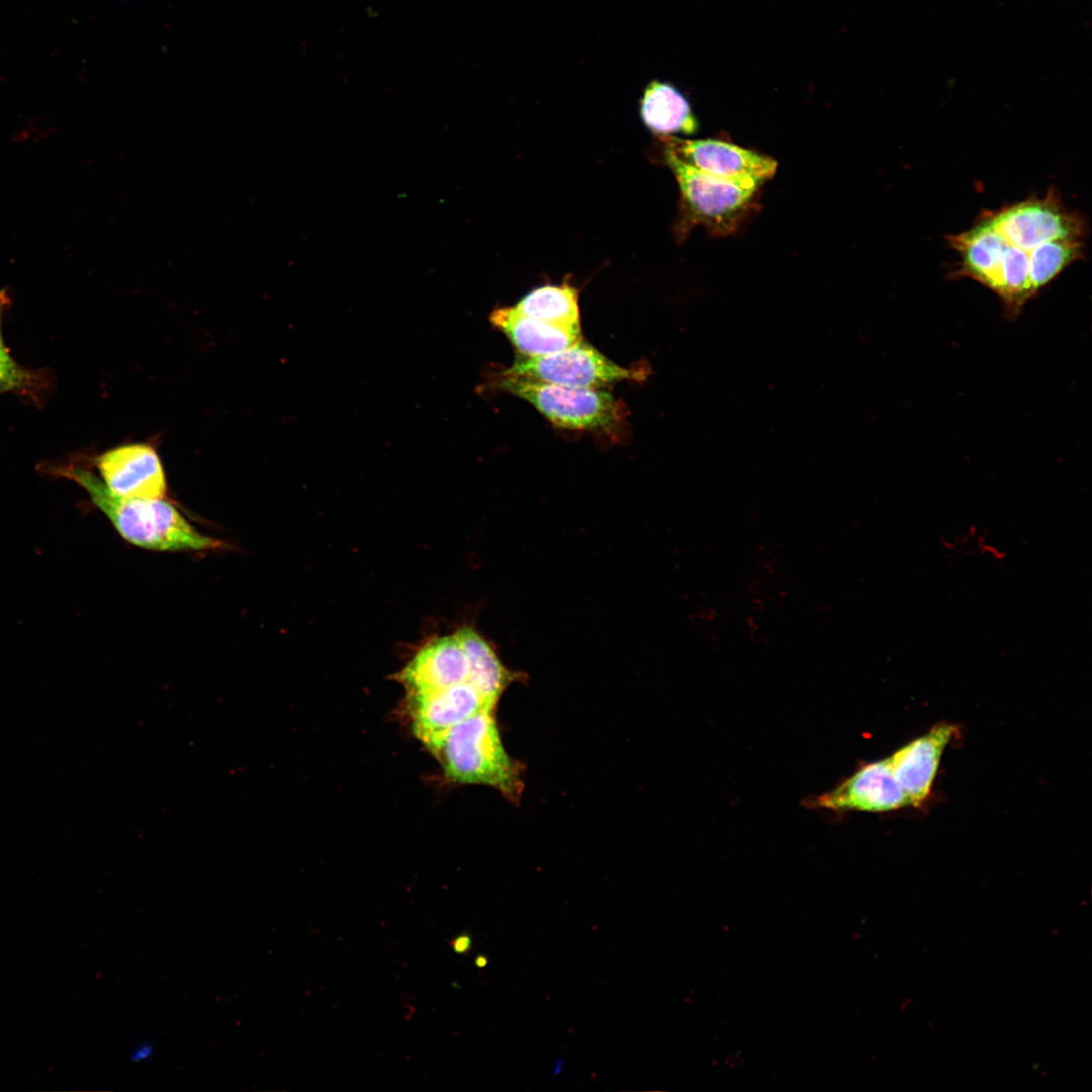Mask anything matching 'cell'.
<instances>
[{
    "mask_svg": "<svg viewBox=\"0 0 1092 1092\" xmlns=\"http://www.w3.org/2000/svg\"><path fill=\"white\" fill-rule=\"evenodd\" d=\"M469 667L456 634L429 639L396 675L407 695L468 681Z\"/></svg>",
    "mask_w": 1092,
    "mask_h": 1092,
    "instance_id": "obj_11",
    "label": "cell"
},
{
    "mask_svg": "<svg viewBox=\"0 0 1092 1092\" xmlns=\"http://www.w3.org/2000/svg\"><path fill=\"white\" fill-rule=\"evenodd\" d=\"M1088 223L1050 187L997 209L981 212L967 230L945 237L957 253L950 275L970 278L993 291L1004 315L1023 306L1066 268L1084 258Z\"/></svg>",
    "mask_w": 1092,
    "mask_h": 1092,
    "instance_id": "obj_1",
    "label": "cell"
},
{
    "mask_svg": "<svg viewBox=\"0 0 1092 1092\" xmlns=\"http://www.w3.org/2000/svg\"><path fill=\"white\" fill-rule=\"evenodd\" d=\"M9 302L7 291L0 290V394L12 392L40 405L51 386L50 374L20 365L10 354L2 333L3 315Z\"/></svg>",
    "mask_w": 1092,
    "mask_h": 1092,
    "instance_id": "obj_17",
    "label": "cell"
},
{
    "mask_svg": "<svg viewBox=\"0 0 1092 1092\" xmlns=\"http://www.w3.org/2000/svg\"><path fill=\"white\" fill-rule=\"evenodd\" d=\"M813 802L817 807L840 811L887 812L908 806L893 776L889 757L863 765Z\"/></svg>",
    "mask_w": 1092,
    "mask_h": 1092,
    "instance_id": "obj_10",
    "label": "cell"
},
{
    "mask_svg": "<svg viewBox=\"0 0 1092 1092\" xmlns=\"http://www.w3.org/2000/svg\"><path fill=\"white\" fill-rule=\"evenodd\" d=\"M665 150L711 177L757 190L772 178L778 163L766 156L716 140L662 139Z\"/></svg>",
    "mask_w": 1092,
    "mask_h": 1092,
    "instance_id": "obj_7",
    "label": "cell"
},
{
    "mask_svg": "<svg viewBox=\"0 0 1092 1092\" xmlns=\"http://www.w3.org/2000/svg\"><path fill=\"white\" fill-rule=\"evenodd\" d=\"M641 373L617 365L581 339L566 349L549 355L521 356L499 375L600 389L625 379L637 380Z\"/></svg>",
    "mask_w": 1092,
    "mask_h": 1092,
    "instance_id": "obj_6",
    "label": "cell"
},
{
    "mask_svg": "<svg viewBox=\"0 0 1092 1092\" xmlns=\"http://www.w3.org/2000/svg\"><path fill=\"white\" fill-rule=\"evenodd\" d=\"M664 160L680 192L675 236L686 238L698 225L713 236L734 233L750 211L756 190L706 175L666 150Z\"/></svg>",
    "mask_w": 1092,
    "mask_h": 1092,
    "instance_id": "obj_4",
    "label": "cell"
},
{
    "mask_svg": "<svg viewBox=\"0 0 1092 1092\" xmlns=\"http://www.w3.org/2000/svg\"><path fill=\"white\" fill-rule=\"evenodd\" d=\"M47 471L82 486L118 534L135 546L155 551L178 552L216 550L223 545L221 541L197 531L164 498L117 496L91 471L74 465L51 466Z\"/></svg>",
    "mask_w": 1092,
    "mask_h": 1092,
    "instance_id": "obj_2",
    "label": "cell"
},
{
    "mask_svg": "<svg viewBox=\"0 0 1092 1092\" xmlns=\"http://www.w3.org/2000/svg\"><path fill=\"white\" fill-rule=\"evenodd\" d=\"M640 116L645 126L657 134H694L698 120L686 96L672 84L653 80L640 100Z\"/></svg>",
    "mask_w": 1092,
    "mask_h": 1092,
    "instance_id": "obj_14",
    "label": "cell"
},
{
    "mask_svg": "<svg viewBox=\"0 0 1092 1092\" xmlns=\"http://www.w3.org/2000/svg\"><path fill=\"white\" fill-rule=\"evenodd\" d=\"M154 1053L155 1048L151 1042H140L129 1053V1061L132 1063H141L151 1059Z\"/></svg>",
    "mask_w": 1092,
    "mask_h": 1092,
    "instance_id": "obj_18",
    "label": "cell"
},
{
    "mask_svg": "<svg viewBox=\"0 0 1092 1092\" xmlns=\"http://www.w3.org/2000/svg\"><path fill=\"white\" fill-rule=\"evenodd\" d=\"M450 944L455 953L465 954L471 948V937L467 933H462L452 938Z\"/></svg>",
    "mask_w": 1092,
    "mask_h": 1092,
    "instance_id": "obj_19",
    "label": "cell"
},
{
    "mask_svg": "<svg viewBox=\"0 0 1092 1092\" xmlns=\"http://www.w3.org/2000/svg\"><path fill=\"white\" fill-rule=\"evenodd\" d=\"M475 965L478 968H484L487 965L486 957L479 954L475 958Z\"/></svg>",
    "mask_w": 1092,
    "mask_h": 1092,
    "instance_id": "obj_20",
    "label": "cell"
},
{
    "mask_svg": "<svg viewBox=\"0 0 1092 1092\" xmlns=\"http://www.w3.org/2000/svg\"><path fill=\"white\" fill-rule=\"evenodd\" d=\"M490 323L527 357H540L566 349L581 340L579 327L559 326L518 312L513 306L495 308Z\"/></svg>",
    "mask_w": 1092,
    "mask_h": 1092,
    "instance_id": "obj_13",
    "label": "cell"
},
{
    "mask_svg": "<svg viewBox=\"0 0 1092 1092\" xmlns=\"http://www.w3.org/2000/svg\"><path fill=\"white\" fill-rule=\"evenodd\" d=\"M518 312L547 323L579 327L578 291L568 283L531 290L513 306Z\"/></svg>",
    "mask_w": 1092,
    "mask_h": 1092,
    "instance_id": "obj_16",
    "label": "cell"
},
{
    "mask_svg": "<svg viewBox=\"0 0 1092 1092\" xmlns=\"http://www.w3.org/2000/svg\"><path fill=\"white\" fill-rule=\"evenodd\" d=\"M105 486L125 498L159 499L167 493L166 476L156 450L147 444H127L95 460Z\"/></svg>",
    "mask_w": 1092,
    "mask_h": 1092,
    "instance_id": "obj_8",
    "label": "cell"
},
{
    "mask_svg": "<svg viewBox=\"0 0 1092 1092\" xmlns=\"http://www.w3.org/2000/svg\"><path fill=\"white\" fill-rule=\"evenodd\" d=\"M407 697L414 733L428 748L454 726L494 707L469 681Z\"/></svg>",
    "mask_w": 1092,
    "mask_h": 1092,
    "instance_id": "obj_9",
    "label": "cell"
},
{
    "mask_svg": "<svg viewBox=\"0 0 1092 1092\" xmlns=\"http://www.w3.org/2000/svg\"><path fill=\"white\" fill-rule=\"evenodd\" d=\"M956 727L941 723L888 756L908 806H919L930 794L941 755Z\"/></svg>",
    "mask_w": 1092,
    "mask_h": 1092,
    "instance_id": "obj_12",
    "label": "cell"
},
{
    "mask_svg": "<svg viewBox=\"0 0 1092 1092\" xmlns=\"http://www.w3.org/2000/svg\"><path fill=\"white\" fill-rule=\"evenodd\" d=\"M429 749L450 780L490 786L512 801L519 799L523 790L521 767L505 750L491 712L459 723Z\"/></svg>",
    "mask_w": 1092,
    "mask_h": 1092,
    "instance_id": "obj_3",
    "label": "cell"
},
{
    "mask_svg": "<svg viewBox=\"0 0 1092 1092\" xmlns=\"http://www.w3.org/2000/svg\"><path fill=\"white\" fill-rule=\"evenodd\" d=\"M492 386L527 400L560 428L611 432L622 421L620 404L610 392L602 389L502 375L492 381Z\"/></svg>",
    "mask_w": 1092,
    "mask_h": 1092,
    "instance_id": "obj_5",
    "label": "cell"
},
{
    "mask_svg": "<svg viewBox=\"0 0 1092 1092\" xmlns=\"http://www.w3.org/2000/svg\"><path fill=\"white\" fill-rule=\"evenodd\" d=\"M459 639L469 667L468 681L495 706L500 695L518 674L506 668L492 646L472 627L454 632Z\"/></svg>",
    "mask_w": 1092,
    "mask_h": 1092,
    "instance_id": "obj_15",
    "label": "cell"
}]
</instances>
